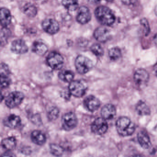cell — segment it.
Masks as SVG:
<instances>
[{
	"label": "cell",
	"mask_w": 157,
	"mask_h": 157,
	"mask_svg": "<svg viewBox=\"0 0 157 157\" xmlns=\"http://www.w3.org/2000/svg\"><path fill=\"white\" fill-rule=\"evenodd\" d=\"M17 145L16 139L13 137H9L2 140L1 146L4 149L11 151L14 149Z\"/></svg>",
	"instance_id": "cell-21"
},
{
	"label": "cell",
	"mask_w": 157,
	"mask_h": 157,
	"mask_svg": "<svg viewBox=\"0 0 157 157\" xmlns=\"http://www.w3.org/2000/svg\"><path fill=\"white\" fill-rule=\"evenodd\" d=\"M106 1L108 2H112L113 1V0H106Z\"/></svg>",
	"instance_id": "cell-40"
},
{
	"label": "cell",
	"mask_w": 157,
	"mask_h": 157,
	"mask_svg": "<svg viewBox=\"0 0 157 157\" xmlns=\"http://www.w3.org/2000/svg\"><path fill=\"white\" fill-rule=\"evenodd\" d=\"M149 75L147 71L143 69H139L136 71L134 75L135 82L139 86L145 85L147 83Z\"/></svg>",
	"instance_id": "cell-11"
},
{
	"label": "cell",
	"mask_w": 157,
	"mask_h": 157,
	"mask_svg": "<svg viewBox=\"0 0 157 157\" xmlns=\"http://www.w3.org/2000/svg\"><path fill=\"white\" fill-rule=\"evenodd\" d=\"M94 35L97 41L105 43L108 41L111 37V33L109 30L105 27H100L95 30Z\"/></svg>",
	"instance_id": "cell-14"
},
{
	"label": "cell",
	"mask_w": 157,
	"mask_h": 157,
	"mask_svg": "<svg viewBox=\"0 0 157 157\" xmlns=\"http://www.w3.org/2000/svg\"><path fill=\"white\" fill-rule=\"evenodd\" d=\"M85 108L90 112L97 111L101 106L100 100L94 95H89L86 97L83 101Z\"/></svg>",
	"instance_id": "cell-9"
},
{
	"label": "cell",
	"mask_w": 157,
	"mask_h": 157,
	"mask_svg": "<svg viewBox=\"0 0 157 157\" xmlns=\"http://www.w3.org/2000/svg\"><path fill=\"white\" fill-rule=\"evenodd\" d=\"M11 49L15 54L22 55L28 52V47L24 40L17 39L13 42Z\"/></svg>",
	"instance_id": "cell-12"
},
{
	"label": "cell",
	"mask_w": 157,
	"mask_h": 157,
	"mask_svg": "<svg viewBox=\"0 0 157 157\" xmlns=\"http://www.w3.org/2000/svg\"><path fill=\"white\" fill-rule=\"evenodd\" d=\"M122 1L126 5H131L134 4L136 1V0H122Z\"/></svg>",
	"instance_id": "cell-35"
},
{
	"label": "cell",
	"mask_w": 157,
	"mask_h": 157,
	"mask_svg": "<svg viewBox=\"0 0 157 157\" xmlns=\"http://www.w3.org/2000/svg\"><path fill=\"white\" fill-rule=\"evenodd\" d=\"M75 66L78 73L80 74H85L91 70L93 64L90 59L80 55L78 56L76 58Z\"/></svg>",
	"instance_id": "cell-4"
},
{
	"label": "cell",
	"mask_w": 157,
	"mask_h": 157,
	"mask_svg": "<svg viewBox=\"0 0 157 157\" xmlns=\"http://www.w3.org/2000/svg\"><path fill=\"white\" fill-rule=\"evenodd\" d=\"M62 126L66 131H71L74 129L78 125V120L77 116L72 112L65 114L61 119Z\"/></svg>",
	"instance_id": "cell-6"
},
{
	"label": "cell",
	"mask_w": 157,
	"mask_h": 157,
	"mask_svg": "<svg viewBox=\"0 0 157 157\" xmlns=\"http://www.w3.org/2000/svg\"><path fill=\"white\" fill-rule=\"evenodd\" d=\"M0 19L1 24L3 27H6L10 24L12 20L11 14L8 9L4 8L1 9Z\"/></svg>",
	"instance_id": "cell-19"
},
{
	"label": "cell",
	"mask_w": 157,
	"mask_h": 157,
	"mask_svg": "<svg viewBox=\"0 0 157 157\" xmlns=\"http://www.w3.org/2000/svg\"><path fill=\"white\" fill-rule=\"evenodd\" d=\"M136 108L137 113L139 115L147 116L150 114L151 111L149 107L146 103L142 101L138 102Z\"/></svg>",
	"instance_id": "cell-22"
},
{
	"label": "cell",
	"mask_w": 157,
	"mask_h": 157,
	"mask_svg": "<svg viewBox=\"0 0 157 157\" xmlns=\"http://www.w3.org/2000/svg\"><path fill=\"white\" fill-rule=\"evenodd\" d=\"M24 99V94L20 91H13L8 95L5 100V104L10 109L20 105Z\"/></svg>",
	"instance_id": "cell-7"
},
{
	"label": "cell",
	"mask_w": 157,
	"mask_h": 157,
	"mask_svg": "<svg viewBox=\"0 0 157 157\" xmlns=\"http://www.w3.org/2000/svg\"><path fill=\"white\" fill-rule=\"evenodd\" d=\"M50 151L54 156L59 157L62 156L64 152L63 147L56 144H51L49 147Z\"/></svg>",
	"instance_id": "cell-26"
},
{
	"label": "cell",
	"mask_w": 157,
	"mask_h": 157,
	"mask_svg": "<svg viewBox=\"0 0 157 157\" xmlns=\"http://www.w3.org/2000/svg\"><path fill=\"white\" fill-rule=\"evenodd\" d=\"M11 83L10 75H1V87L2 89L8 88Z\"/></svg>",
	"instance_id": "cell-31"
},
{
	"label": "cell",
	"mask_w": 157,
	"mask_h": 157,
	"mask_svg": "<svg viewBox=\"0 0 157 157\" xmlns=\"http://www.w3.org/2000/svg\"><path fill=\"white\" fill-rule=\"evenodd\" d=\"M23 11L25 14L31 18L36 16L37 13L36 7L31 3H27L25 5L23 8Z\"/></svg>",
	"instance_id": "cell-24"
},
{
	"label": "cell",
	"mask_w": 157,
	"mask_h": 157,
	"mask_svg": "<svg viewBox=\"0 0 157 157\" xmlns=\"http://www.w3.org/2000/svg\"><path fill=\"white\" fill-rule=\"evenodd\" d=\"M59 111L57 107L52 106L48 111L47 117L50 121L56 120L59 116Z\"/></svg>",
	"instance_id": "cell-27"
},
{
	"label": "cell",
	"mask_w": 157,
	"mask_h": 157,
	"mask_svg": "<svg viewBox=\"0 0 157 157\" xmlns=\"http://www.w3.org/2000/svg\"><path fill=\"white\" fill-rule=\"evenodd\" d=\"M59 79L65 82H71L73 81L74 74L72 71L67 70L61 71L58 74Z\"/></svg>",
	"instance_id": "cell-23"
},
{
	"label": "cell",
	"mask_w": 157,
	"mask_h": 157,
	"mask_svg": "<svg viewBox=\"0 0 157 157\" xmlns=\"http://www.w3.org/2000/svg\"><path fill=\"white\" fill-rule=\"evenodd\" d=\"M32 122L33 123L36 125H40L41 124V119L40 116H38V115L36 114L32 117Z\"/></svg>",
	"instance_id": "cell-34"
},
{
	"label": "cell",
	"mask_w": 157,
	"mask_h": 157,
	"mask_svg": "<svg viewBox=\"0 0 157 157\" xmlns=\"http://www.w3.org/2000/svg\"><path fill=\"white\" fill-rule=\"evenodd\" d=\"M153 71H154L155 75L157 77V63L154 65V67H153Z\"/></svg>",
	"instance_id": "cell-38"
},
{
	"label": "cell",
	"mask_w": 157,
	"mask_h": 157,
	"mask_svg": "<svg viewBox=\"0 0 157 157\" xmlns=\"http://www.w3.org/2000/svg\"><path fill=\"white\" fill-rule=\"evenodd\" d=\"M140 24L144 26L145 35H148L150 33V29L149 25L146 19H141L140 21Z\"/></svg>",
	"instance_id": "cell-33"
},
{
	"label": "cell",
	"mask_w": 157,
	"mask_h": 157,
	"mask_svg": "<svg viewBox=\"0 0 157 157\" xmlns=\"http://www.w3.org/2000/svg\"><path fill=\"white\" fill-rule=\"evenodd\" d=\"M153 41H154V43H155V44L157 46V34H156L154 36V37H153Z\"/></svg>",
	"instance_id": "cell-39"
},
{
	"label": "cell",
	"mask_w": 157,
	"mask_h": 157,
	"mask_svg": "<svg viewBox=\"0 0 157 157\" xmlns=\"http://www.w3.org/2000/svg\"><path fill=\"white\" fill-rule=\"evenodd\" d=\"M32 141L38 146H43L46 142L45 135L40 130H35L33 131L31 135Z\"/></svg>",
	"instance_id": "cell-17"
},
{
	"label": "cell",
	"mask_w": 157,
	"mask_h": 157,
	"mask_svg": "<svg viewBox=\"0 0 157 157\" xmlns=\"http://www.w3.org/2000/svg\"><path fill=\"white\" fill-rule=\"evenodd\" d=\"M21 123V117L15 114L10 115L3 120V124L10 128H16L19 127Z\"/></svg>",
	"instance_id": "cell-15"
},
{
	"label": "cell",
	"mask_w": 157,
	"mask_h": 157,
	"mask_svg": "<svg viewBox=\"0 0 157 157\" xmlns=\"http://www.w3.org/2000/svg\"><path fill=\"white\" fill-rule=\"evenodd\" d=\"M87 90V84L82 80H73L70 82L68 87L71 94L77 98L84 96Z\"/></svg>",
	"instance_id": "cell-3"
},
{
	"label": "cell",
	"mask_w": 157,
	"mask_h": 157,
	"mask_svg": "<svg viewBox=\"0 0 157 157\" xmlns=\"http://www.w3.org/2000/svg\"><path fill=\"white\" fill-rule=\"evenodd\" d=\"M139 143L143 148L148 149L151 146V141L148 134L145 131H140L138 133Z\"/></svg>",
	"instance_id": "cell-18"
},
{
	"label": "cell",
	"mask_w": 157,
	"mask_h": 157,
	"mask_svg": "<svg viewBox=\"0 0 157 157\" xmlns=\"http://www.w3.org/2000/svg\"><path fill=\"white\" fill-rule=\"evenodd\" d=\"M33 51L40 56H44L48 50L47 46L42 42L36 41L33 45Z\"/></svg>",
	"instance_id": "cell-20"
},
{
	"label": "cell",
	"mask_w": 157,
	"mask_h": 157,
	"mask_svg": "<svg viewBox=\"0 0 157 157\" xmlns=\"http://www.w3.org/2000/svg\"><path fill=\"white\" fill-rule=\"evenodd\" d=\"M48 65L51 68L56 70L61 69L64 65V59L60 54L52 52L47 58Z\"/></svg>",
	"instance_id": "cell-5"
},
{
	"label": "cell",
	"mask_w": 157,
	"mask_h": 157,
	"mask_svg": "<svg viewBox=\"0 0 157 157\" xmlns=\"http://www.w3.org/2000/svg\"><path fill=\"white\" fill-rule=\"evenodd\" d=\"M116 127L118 134L123 136H131L136 129L134 123L126 117H119L116 123Z\"/></svg>",
	"instance_id": "cell-1"
},
{
	"label": "cell",
	"mask_w": 157,
	"mask_h": 157,
	"mask_svg": "<svg viewBox=\"0 0 157 157\" xmlns=\"http://www.w3.org/2000/svg\"><path fill=\"white\" fill-rule=\"evenodd\" d=\"M1 75H10V70L8 65L4 63H2L1 65Z\"/></svg>",
	"instance_id": "cell-32"
},
{
	"label": "cell",
	"mask_w": 157,
	"mask_h": 157,
	"mask_svg": "<svg viewBox=\"0 0 157 157\" xmlns=\"http://www.w3.org/2000/svg\"><path fill=\"white\" fill-rule=\"evenodd\" d=\"M62 5L70 11L76 10L78 6V0H62Z\"/></svg>",
	"instance_id": "cell-25"
},
{
	"label": "cell",
	"mask_w": 157,
	"mask_h": 157,
	"mask_svg": "<svg viewBox=\"0 0 157 157\" xmlns=\"http://www.w3.org/2000/svg\"><path fill=\"white\" fill-rule=\"evenodd\" d=\"M11 33L9 29H7L6 27H3L2 29L1 32V44H5V43L8 41V38L10 35Z\"/></svg>",
	"instance_id": "cell-30"
},
{
	"label": "cell",
	"mask_w": 157,
	"mask_h": 157,
	"mask_svg": "<svg viewBox=\"0 0 157 157\" xmlns=\"http://www.w3.org/2000/svg\"><path fill=\"white\" fill-rule=\"evenodd\" d=\"M91 14L90 10L85 6L80 7L77 13V20L81 24H85L91 20Z\"/></svg>",
	"instance_id": "cell-13"
},
{
	"label": "cell",
	"mask_w": 157,
	"mask_h": 157,
	"mask_svg": "<svg viewBox=\"0 0 157 157\" xmlns=\"http://www.w3.org/2000/svg\"><path fill=\"white\" fill-rule=\"evenodd\" d=\"M95 15L99 22L104 25L110 26L115 21V17L113 12L105 6L98 7L95 10Z\"/></svg>",
	"instance_id": "cell-2"
},
{
	"label": "cell",
	"mask_w": 157,
	"mask_h": 157,
	"mask_svg": "<svg viewBox=\"0 0 157 157\" xmlns=\"http://www.w3.org/2000/svg\"><path fill=\"white\" fill-rule=\"evenodd\" d=\"M89 2H90L92 4H95V3H98L101 1V0H88Z\"/></svg>",
	"instance_id": "cell-37"
},
{
	"label": "cell",
	"mask_w": 157,
	"mask_h": 157,
	"mask_svg": "<svg viewBox=\"0 0 157 157\" xmlns=\"http://www.w3.org/2000/svg\"><path fill=\"white\" fill-rule=\"evenodd\" d=\"M108 55L109 57L112 60L114 61L117 60L121 57V50L117 48H113L109 50Z\"/></svg>",
	"instance_id": "cell-28"
},
{
	"label": "cell",
	"mask_w": 157,
	"mask_h": 157,
	"mask_svg": "<svg viewBox=\"0 0 157 157\" xmlns=\"http://www.w3.org/2000/svg\"><path fill=\"white\" fill-rule=\"evenodd\" d=\"M108 128L107 122L103 117H99L95 119L91 126L93 133L97 135H103L105 134Z\"/></svg>",
	"instance_id": "cell-8"
},
{
	"label": "cell",
	"mask_w": 157,
	"mask_h": 157,
	"mask_svg": "<svg viewBox=\"0 0 157 157\" xmlns=\"http://www.w3.org/2000/svg\"><path fill=\"white\" fill-rule=\"evenodd\" d=\"M42 27L45 32L49 34L53 35L59 31V26L58 23L53 19H46L43 21Z\"/></svg>",
	"instance_id": "cell-10"
},
{
	"label": "cell",
	"mask_w": 157,
	"mask_h": 157,
	"mask_svg": "<svg viewBox=\"0 0 157 157\" xmlns=\"http://www.w3.org/2000/svg\"><path fill=\"white\" fill-rule=\"evenodd\" d=\"M91 51L97 57H101L103 55L104 50L102 47L99 44L93 45L90 48Z\"/></svg>",
	"instance_id": "cell-29"
},
{
	"label": "cell",
	"mask_w": 157,
	"mask_h": 157,
	"mask_svg": "<svg viewBox=\"0 0 157 157\" xmlns=\"http://www.w3.org/2000/svg\"><path fill=\"white\" fill-rule=\"evenodd\" d=\"M116 114V109L114 105L111 104L105 105L101 110L102 117L105 120L113 119Z\"/></svg>",
	"instance_id": "cell-16"
},
{
	"label": "cell",
	"mask_w": 157,
	"mask_h": 157,
	"mask_svg": "<svg viewBox=\"0 0 157 157\" xmlns=\"http://www.w3.org/2000/svg\"><path fill=\"white\" fill-rule=\"evenodd\" d=\"M2 156H10V157H12V156H15V155L12 152H11V151H8L6 152H4L2 155Z\"/></svg>",
	"instance_id": "cell-36"
}]
</instances>
